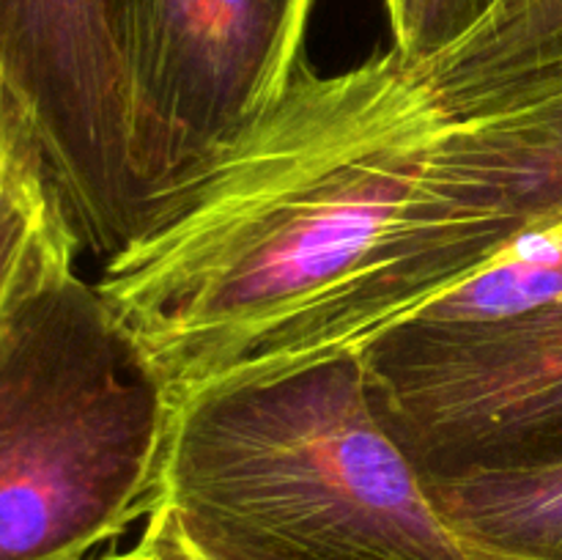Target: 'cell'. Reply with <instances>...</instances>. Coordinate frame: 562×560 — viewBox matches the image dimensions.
<instances>
[{
    "label": "cell",
    "instance_id": "277c9868",
    "mask_svg": "<svg viewBox=\"0 0 562 560\" xmlns=\"http://www.w3.org/2000/svg\"><path fill=\"white\" fill-rule=\"evenodd\" d=\"M357 355L379 415L428 481L562 459V305L406 318Z\"/></svg>",
    "mask_w": 562,
    "mask_h": 560
},
{
    "label": "cell",
    "instance_id": "9c48e42d",
    "mask_svg": "<svg viewBox=\"0 0 562 560\" xmlns=\"http://www.w3.org/2000/svg\"><path fill=\"white\" fill-rule=\"evenodd\" d=\"M80 236L44 165L22 170L0 190V307L36 275L77 261Z\"/></svg>",
    "mask_w": 562,
    "mask_h": 560
},
{
    "label": "cell",
    "instance_id": "ba28073f",
    "mask_svg": "<svg viewBox=\"0 0 562 560\" xmlns=\"http://www.w3.org/2000/svg\"><path fill=\"white\" fill-rule=\"evenodd\" d=\"M417 66L448 97L562 75V0H497L467 36Z\"/></svg>",
    "mask_w": 562,
    "mask_h": 560
},
{
    "label": "cell",
    "instance_id": "7a4b0ae2",
    "mask_svg": "<svg viewBox=\"0 0 562 560\" xmlns=\"http://www.w3.org/2000/svg\"><path fill=\"white\" fill-rule=\"evenodd\" d=\"M154 514L198 560H503L439 514L357 351L176 406Z\"/></svg>",
    "mask_w": 562,
    "mask_h": 560
},
{
    "label": "cell",
    "instance_id": "7c38bea8",
    "mask_svg": "<svg viewBox=\"0 0 562 560\" xmlns=\"http://www.w3.org/2000/svg\"><path fill=\"white\" fill-rule=\"evenodd\" d=\"M148 519H151L154 525H157L159 538H162V544H165V549H168V558L170 560H198L195 555L190 552V549H184L179 541H176V536L168 530V525H165V522H162V516L151 514V516H148Z\"/></svg>",
    "mask_w": 562,
    "mask_h": 560
},
{
    "label": "cell",
    "instance_id": "3957f363",
    "mask_svg": "<svg viewBox=\"0 0 562 560\" xmlns=\"http://www.w3.org/2000/svg\"><path fill=\"white\" fill-rule=\"evenodd\" d=\"M75 264L0 307V560H86L162 497L176 410Z\"/></svg>",
    "mask_w": 562,
    "mask_h": 560
},
{
    "label": "cell",
    "instance_id": "5b68a950",
    "mask_svg": "<svg viewBox=\"0 0 562 560\" xmlns=\"http://www.w3.org/2000/svg\"><path fill=\"white\" fill-rule=\"evenodd\" d=\"M0 80L31 121L82 250L108 261L148 206L126 0H0Z\"/></svg>",
    "mask_w": 562,
    "mask_h": 560
},
{
    "label": "cell",
    "instance_id": "6da1fadb",
    "mask_svg": "<svg viewBox=\"0 0 562 560\" xmlns=\"http://www.w3.org/2000/svg\"><path fill=\"white\" fill-rule=\"evenodd\" d=\"M510 239L459 115L390 47L335 75L302 64L269 113L151 198L97 285L176 410L362 351Z\"/></svg>",
    "mask_w": 562,
    "mask_h": 560
},
{
    "label": "cell",
    "instance_id": "52a82bcc",
    "mask_svg": "<svg viewBox=\"0 0 562 560\" xmlns=\"http://www.w3.org/2000/svg\"><path fill=\"white\" fill-rule=\"evenodd\" d=\"M439 514L503 560H562V459L434 478Z\"/></svg>",
    "mask_w": 562,
    "mask_h": 560
},
{
    "label": "cell",
    "instance_id": "30bf717a",
    "mask_svg": "<svg viewBox=\"0 0 562 560\" xmlns=\"http://www.w3.org/2000/svg\"><path fill=\"white\" fill-rule=\"evenodd\" d=\"M33 165H44V159L33 137L31 121L0 80V190Z\"/></svg>",
    "mask_w": 562,
    "mask_h": 560
},
{
    "label": "cell",
    "instance_id": "8fae6325",
    "mask_svg": "<svg viewBox=\"0 0 562 560\" xmlns=\"http://www.w3.org/2000/svg\"><path fill=\"white\" fill-rule=\"evenodd\" d=\"M86 560H170V558H168V549H165L162 538H159V530L154 527V522L148 519L140 541H137L132 549H124V552L99 555V558H86Z\"/></svg>",
    "mask_w": 562,
    "mask_h": 560
},
{
    "label": "cell",
    "instance_id": "8992f818",
    "mask_svg": "<svg viewBox=\"0 0 562 560\" xmlns=\"http://www.w3.org/2000/svg\"><path fill=\"white\" fill-rule=\"evenodd\" d=\"M313 5L126 0V69L148 203L280 102L305 64Z\"/></svg>",
    "mask_w": 562,
    "mask_h": 560
}]
</instances>
